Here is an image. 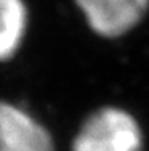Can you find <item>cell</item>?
<instances>
[{"instance_id":"3","label":"cell","mask_w":149,"mask_h":151,"mask_svg":"<svg viewBox=\"0 0 149 151\" xmlns=\"http://www.w3.org/2000/svg\"><path fill=\"white\" fill-rule=\"evenodd\" d=\"M0 151H53V142L29 114L0 101Z\"/></svg>"},{"instance_id":"1","label":"cell","mask_w":149,"mask_h":151,"mask_svg":"<svg viewBox=\"0 0 149 151\" xmlns=\"http://www.w3.org/2000/svg\"><path fill=\"white\" fill-rule=\"evenodd\" d=\"M141 130L119 108H103L83 122L72 151H140Z\"/></svg>"},{"instance_id":"4","label":"cell","mask_w":149,"mask_h":151,"mask_svg":"<svg viewBox=\"0 0 149 151\" xmlns=\"http://www.w3.org/2000/svg\"><path fill=\"white\" fill-rule=\"evenodd\" d=\"M27 12L23 0H0V60L16 52L24 35Z\"/></svg>"},{"instance_id":"2","label":"cell","mask_w":149,"mask_h":151,"mask_svg":"<svg viewBox=\"0 0 149 151\" xmlns=\"http://www.w3.org/2000/svg\"><path fill=\"white\" fill-rule=\"evenodd\" d=\"M90 27L99 35L117 37L143 18L149 0H76Z\"/></svg>"}]
</instances>
